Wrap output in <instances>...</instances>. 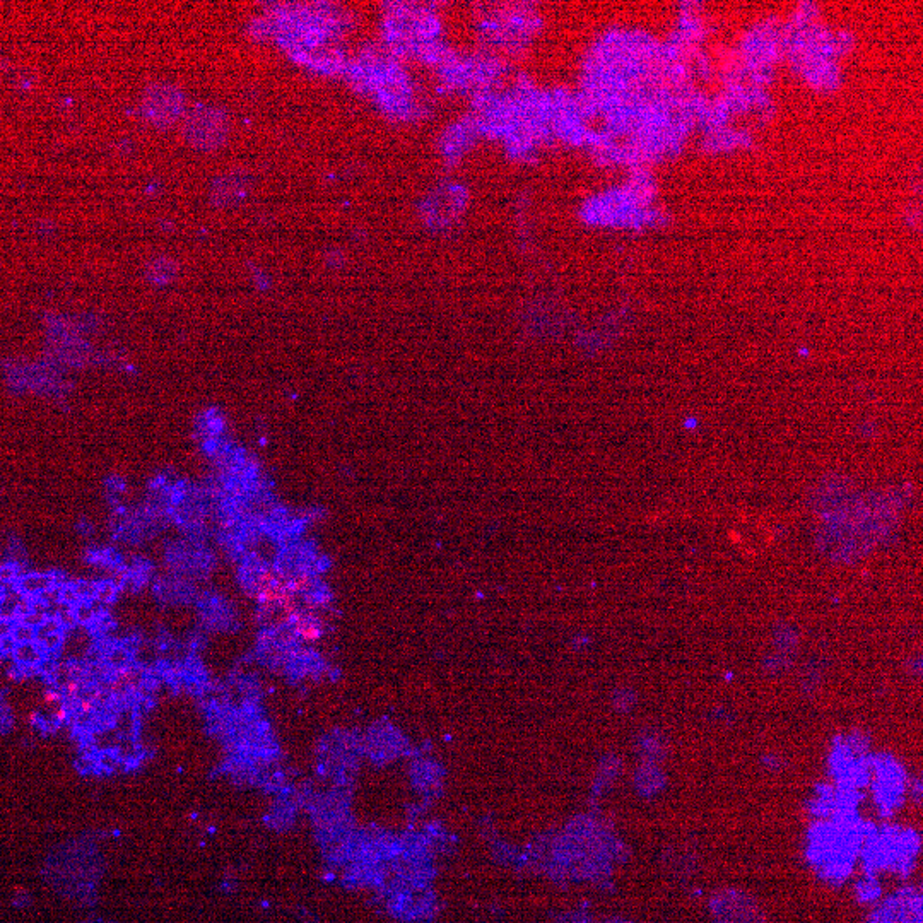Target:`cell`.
I'll list each match as a JSON object with an SVG mask.
<instances>
[{"label":"cell","mask_w":923,"mask_h":923,"mask_svg":"<svg viewBox=\"0 0 923 923\" xmlns=\"http://www.w3.org/2000/svg\"><path fill=\"white\" fill-rule=\"evenodd\" d=\"M344 75L383 115L400 122L423 115L424 101L405 62L393 57L380 43L349 58Z\"/></svg>","instance_id":"6da1fadb"},{"label":"cell","mask_w":923,"mask_h":923,"mask_svg":"<svg viewBox=\"0 0 923 923\" xmlns=\"http://www.w3.org/2000/svg\"><path fill=\"white\" fill-rule=\"evenodd\" d=\"M443 24L433 4L390 2L381 9L380 45L402 62L429 67L447 43Z\"/></svg>","instance_id":"7a4b0ae2"},{"label":"cell","mask_w":923,"mask_h":923,"mask_svg":"<svg viewBox=\"0 0 923 923\" xmlns=\"http://www.w3.org/2000/svg\"><path fill=\"white\" fill-rule=\"evenodd\" d=\"M540 18L531 4H488L477 11L476 30L491 55L516 54L532 42Z\"/></svg>","instance_id":"3957f363"},{"label":"cell","mask_w":923,"mask_h":923,"mask_svg":"<svg viewBox=\"0 0 923 923\" xmlns=\"http://www.w3.org/2000/svg\"><path fill=\"white\" fill-rule=\"evenodd\" d=\"M646 197V183H631L629 187L607 190L588 200L583 211L585 218L590 223L604 226H638L643 224L648 216Z\"/></svg>","instance_id":"277c9868"},{"label":"cell","mask_w":923,"mask_h":923,"mask_svg":"<svg viewBox=\"0 0 923 923\" xmlns=\"http://www.w3.org/2000/svg\"><path fill=\"white\" fill-rule=\"evenodd\" d=\"M467 206V195L459 183H443L433 188L423 204V218L433 228H448L460 219Z\"/></svg>","instance_id":"5b68a950"},{"label":"cell","mask_w":923,"mask_h":923,"mask_svg":"<svg viewBox=\"0 0 923 923\" xmlns=\"http://www.w3.org/2000/svg\"><path fill=\"white\" fill-rule=\"evenodd\" d=\"M483 139L473 116L469 113L453 122L440 139V151L448 163H457Z\"/></svg>","instance_id":"8992f818"},{"label":"cell","mask_w":923,"mask_h":923,"mask_svg":"<svg viewBox=\"0 0 923 923\" xmlns=\"http://www.w3.org/2000/svg\"><path fill=\"white\" fill-rule=\"evenodd\" d=\"M187 134L200 147L219 146L226 137V122L214 110L195 111L187 125Z\"/></svg>","instance_id":"52a82bcc"},{"label":"cell","mask_w":923,"mask_h":923,"mask_svg":"<svg viewBox=\"0 0 923 923\" xmlns=\"http://www.w3.org/2000/svg\"><path fill=\"white\" fill-rule=\"evenodd\" d=\"M182 110V98L170 87H156L147 94L146 111L156 123H170Z\"/></svg>","instance_id":"ba28073f"},{"label":"cell","mask_w":923,"mask_h":923,"mask_svg":"<svg viewBox=\"0 0 923 923\" xmlns=\"http://www.w3.org/2000/svg\"><path fill=\"white\" fill-rule=\"evenodd\" d=\"M134 662H135V653L132 652L125 643L106 645L103 664L104 667L108 669V672H110V676L115 672H120V670L130 667Z\"/></svg>","instance_id":"9c48e42d"},{"label":"cell","mask_w":923,"mask_h":923,"mask_svg":"<svg viewBox=\"0 0 923 923\" xmlns=\"http://www.w3.org/2000/svg\"><path fill=\"white\" fill-rule=\"evenodd\" d=\"M16 583H18L19 592L26 597H36L57 585L55 583V573H26Z\"/></svg>","instance_id":"30bf717a"},{"label":"cell","mask_w":923,"mask_h":923,"mask_svg":"<svg viewBox=\"0 0 923 923\" xmlns=\"http://www.w3.org/2000/svg\"><path fill=\"white\" fill-rule=\"evenodd\" d=\"M45 657V652H43V648L36 641L18 645L14 653H12V658H14V662L19 667H38L39 662Z\"/></svg>","instance_id":"8fae6325"},{"label":"cell","mask_w":923,"mask_h":923,"mask_svg":"<svg viewBox=\"0 0 923 923\" xmlns=\"http://www.w3.org/2000/svg\"><path fill=\"white\" fill-rule=\"evenodd\" d=\"M128 768H130V764L120 760L115 750H104V752L96 754V773H122Z\"/></svg>","instance_id":"7c38bea8"},{"label":"cell","mask_w":923,"mask_h":923,"mask_svg":"<svg viewBox=\"0 0 923 923\" xmlns=\"http://www.w3.org/2000/svg\"><path fill=\"white\" fill-rule=\"evenodd\" d=\"M23 597L24 595L19 592L18 587L0 595V619L16 623V619H18V605Z\"/></svg>","instance_id":"4fadbf2b"},{"label":"cell","mask_w":923,"mask_h":923,"mask_svg":"<svg viewBox=\"0 0 923 923\" xmlns=\"http://www.w3.org/2000/svg\"><path fill=\"white\" fill-rule=\"evenodd\" d=\"M74 616H75V619H78V624L81 626V628L89 629L91 626L94 624V621H96L94 612H92L91 607H89V602H86V600H81L78 605H75Z\"/></svg>","instance_id":"5bb4252c"},{"label":"cell","mask_w":923,"mask_h":923,"mask_svg":"<svg viewBox=\"0 0 923 923\" xmlns=\"http://www.w3.org/2000/svg\"><path fill=\"white\" fill-rule=\"evenodd\" d=\"M11 636L14 638L16 643H18V645L31 643V641H36V629L30 628V626H26L23 623H19V621H16V623L12 624Z\"/></svg>","instance_id":"9a60e30c"},{"label":"cell","mask_w":923,"mask_h":923,"mask_svg":"<svg viewBox=\"0 0 923 923\" xmlns=\"http://www.w3.org/2000/svg\"><path fill=\"white\" fill-rule=\"evenodd\" d=\"M66 638H67L66 631H58V633H54V635L47 636L45 640L38 645L42 646L45 655H57L58 650L62 648L63 643H66Z\"/></svg>","instance_id":"2e32d148"},{"label":"cell","mask_w":923,"mask_h":923,"mask_svg":"<svg viewBox=\"0 0 923 923\" xmlns=\"http://www.w3.org/2000/svg\"><path fill=\"white\" fill-rule=\"evenodd\" d=\"M118 595H120V590L116 588L110 580L98 581V588H96L94 599L106 602V604H113V602L118 599Z\"/></svg>","instance_id":"e0dca14e"},{"label":"cell","mask_w":923,"mask_h":923,"mask_svg":"<svg viewBox=\"0 0 923 923\" xmlns=\"http://www.w3.org/2000/svg\"><path fill=\"white\" fill-rule=\"evenodd\" d=\"M58 631H63V629L57 621V617H47V619L43 621V624H39L38 628H36V643H42L47 636L54 635V633H58Z\"/></svg>","instance_id":"ac0fdd59"},{"label":"cell","mask_w":923,"mask_h":923,"mask_svg":"<svg viewBox=\"0 0 923 923\" xmlns=\"http://www.w3.org/2000/svg\"><path fill=\"white\" fill-rule=\"evenodd\" d=\"M72 585H74L75 592H78L79 599H81V600L87 602V600L94 599V597H96V588H98V581L75 580V581H72Z\"/></svg>","instance_id":"d6986e66"},{"label":"cell","mask_w":923,"mask_h":923,"mask_svg":"<svg viewBox=\"0 0 923 923\" xmlns=\"http://www.w3.org/2000/svg\"><path fill=\"white\" fill-rule=\"evenodd\" d=\"M23 575H26V573H23L18 564H0V583H16Z\"/></svg>","instance_id":"ffe728a7"},{"label":"cell","mask_w":923,"mask_h":923,"mask_svg":"<svg viewBox=\"0 0 923 923\" xmlns=\"http://www.w3.org/2000/svg\"><path fill=\"white\" fill-rule=\"evenodd\" d=\"M62 602H66V604H69V605H74V607L79 604V602H81V599H79V595H78V592H75L74 585H72V581H69V583L63 585V587H62Z\"/></svg>","instance_id":"44dd1931"},{"label":"cell","mask_w":923,"mask_h":923,"mask_svg":"<svg viewBox=\"0 0 923 923\" xmlns=\"http://www.w3.org/2000/svg\"><path fill=\"white\" fill-rule=\"evenodd\" d=\"M87 602H89V607H91V611L94 612V617H96V619H98V617L106 616V614H110L111 604H106V602H101V600H98V599H91V600H87Z\"/></svg>","instance_id":"7402d4cb"},{"label":"cell","mask_w":923,"mask_h":923,"mask_svg":"<svg viewBox=\"0 0 923 923\" xmlns=\"http://www.w3.org/2000/svg\"><path fill=\"white\" fill-rule=\"evenodd\" d=\"M16 646H18V643H16V640L11 635L0 638V657H4V658L12 657Z\"/></svg>","instance_id":"603a6c76"},{"label":"cell","mask_w":923,"mask_h":923,"mask_svg":"<svg viewBox=\"0 0 923 923\" xmlns=\"http://www.w3.org/2000/svg\"><path fill=\"white\" fill-rule=\"evenodd\" d=\"M45 619H47L45 614H39V612L31 611L30 614H27V616H24L23 619L19 621V623H23V624L30 626V628H35V629H36L39 624H43V621H45Z\"/></svg>","instance_id":"cb8c5ba5"},{"label":"cell","mask_w":923,"mask_h":923,"mask_svg":"<svg viewBox=\"0 0 923 923\" xmlns=\"http://www.w3.org/2000/svg\"><path fill=\"white\" fill-rule=\"evenodd\" d=\"M12 624L14 623H11V621H0V638L11 635Z\"/></svg>","instance_id":"d4e9b609"},{"label":"cell","mask_w":923,"mask_h":923,"mask_svg":"<svg viewBox=\"0 0 923 923\" xmlns=\"http://www.w3.org/2000/svg\"><path fill=\"white\" fill-rule=\"evenodd\" d=\"M0 621H2V619H0Z\"/></svg>","instance_id":"484cf974"}]
</instances>
